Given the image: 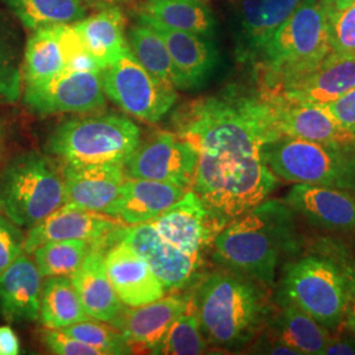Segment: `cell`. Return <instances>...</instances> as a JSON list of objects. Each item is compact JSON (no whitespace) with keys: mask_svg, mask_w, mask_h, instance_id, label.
Segmentation results:
<instances>
[{"mask_svg":"<svg viewBox=\"0 0 355 355\" xmlns=\"http://www.w3.org/2000/svg\"><path fill=\"white\" fill-rule=\"evenodd\" d=\"M173 121L199 153L191 190L224 228L277 189L278 177L262 157L282 136L271 95L229 86L186 103Z\"/></svg>","mask_w":355,"mask_h":355,"instance_id":"6da1fadb","label":"cell"},{"mask_svg":"<svg viewBox=\"0 0 355 355\" xmlns=\"http://www.w3.org/2000/svg\"><path fill=\"white\" fill-rule=\"evenodd\" d=\"M212 246L224 268L270 286L282 258L299 249L293 211L283 200L267 199L221 229Z\"/></svg>","mask_w":355,"mask_h":355,"instance_id":"7a4b0ae2","label":"cell"},{"mask_svg":"<svg viewBox=\"0 0 355 355\" xmlns=\"http://www.w3.org/2000/svg\"><path fill=\"white\" fill-rule=\"evenodd\" d=\"M192 305L207 343L227 350L250 343L267 316L259 283L228 268L200 280Z\"/></svg>","mask_w":355,"mask_h":355,"instance_id":"3957f363","label":"cell"},{"mask_svg":"<svg viewBox=\"0 0 355 355\" xmlns=\"http://www.w3.org/2000/svg\"><path fill=\"white\" fill-rule=\"evenodd\" d=\"M331 54L328 7L324 0H303L259 51L253 64L268 94L304 76Z\"/></svg>","mask_w":355,"mask_h":355,"instance_id":"277c9868","label":"cell"},{"mask_svg":"<svg viewBox=\"0 0 355 355\" xmlns=\"http://www.w3.org/2000/svg\"><path fill=\"white\" fill-rule=\"evenodd\" d=\"M140 142V128L127 116L98 111L58 124L44 149L64 165H124Z\"/></svg>","mask_w":355,"mask_h":355,"instance_id":"5b68a950","label":"cell"},{"mask_svg":"<svg viewBox=\"0 0 355 355\" xmlns=\"http://www.w3.org/2000/svg\"><path fill=\"white\" fill-rule=\"evenodd\" d=\"M66 203L62 168L46 153L13 157L0 171V212L31 229Z\"/></svg>","mask_w":355,"mask_h":355,"instance_id":"8992f818","label":"cell"},{"mask_svg":"<svg viewBox=\"0 0 355 355\" xmlns=\"http://www.w3.org/2000/svg\"><path fill=\"white\" fill-rule=\"evenodd\" d=\"M262 157L278 179L355 192V146L338 148L280 136L267 144Z\"/></svg>","mask_w":355,"mask_h":355,"instance_id":"52a82bcc","label":"cell"},{"mask_svg":"<svg viewBox=\"0 0 355 355\" xmlns=\"http://www.w3.org/2000/svg\"><path fill=\"white\" fill-rule=\"evenodd\" d=\"M278 297L329 330L343 325L345 279L340 266L325 254H311L286 267Z\"/></svg>","mask_w":355,"mask_h":355,"instance_id":"ba28073f","label":"cell"},{"mask_svg":"<svg viewBox=\"0 0 355 355\" xmlns=\"http://www.w3.org/2000/svg\"><path fill=\"white\" fill-rule=\"evenodd\" d=\"M101 76L105 96L144 123L161 121L177 102V89L149 73L130 49L102 69Z\"/></svg>","mask_w":355,"mask_h":355,"instance_id":"9c48e42d","label":"cell"},{"mask_svg":"<svg viewBox=\"0 0 355 355\" xmlns=\"http://www.w3.org/2000/svg\"><path fill=\"white\" fill-rule=\"evenodd\" d=\"M101 71L64 69L49 80L24 86L23 102L37 116L98 112L107 104Z\"/></svg>","mask_w":355,"mask_h":355,"instance_id":"30bf717a","label":"cell"},{"mask_svg":"<svg viewBox=\"0 0 355 355\" xmlns=\"http://www.w3.org/2000/svg\"><path fill=\"white\" fill-rule=\"evenodd\" d=\"M198 161L199 153L190 141L178 133L159 132L141 141L124 164V171L132 179H150L191 190Z\"/></svg>","mask_w":355,"mask_h":355,"instance_id":"8fae6325","label":"cell"},{"mask_svg":"<svg viewBox=\"0 0 355 355\" xmlns=\"http://www.w3.org/2000/svg\"><path fill=\"white\" fill-rule=\"evenodd\" d=\"M116 237L129 245L150 267L166 292L179 291L191 284L203 259L195 258L166 241L150 223L116 230Z\"/></svg>","mask_w":355,"mask_h":355,"instance_id":"7c38bea8","label":"cell"},{"mask_svg":"<svg viewBox=\"0 0 355 355\" xmlns=\"http://www.w3.org/2000/svg\"><path fill=\"white\" fill-rule=\"evenodd\" d=\"M150 224L166 241L202 259L204 250L224 228L192 190L187 191L164 214L153 218Z\"/></svg>","mask_w":355,"mask_h":355,"instance_id":"4fadbf2b","label":"cell"},{"mask_svg":"<svg viewBox=\"0 0 355 355\" xmlns=\"http://www.w3.org/2000/svg\"><path fill=\"white\" fill-rule=\"evenodd\" d=\"M302 1L239 0L233 20V36L239 61L253 64L267 41Z\"/></svg>","mask_w":355,"mask_h":355,"instance_id":"5bb4252c","label":"cell"},{"mask_svg":"<svg viewBox=\"0 0 355 355\" xmlns=\"http://www.w3.org/2000/svg\"><path fill=\"white\" fill-rule=\"evenodd\" d=\"M104 262L123 304L141 306L165 296V288L150 267L129 245L116 237V230L108 239Z\"/></svg>","mask_w":355,"mask_h":355,"instance_id":"9a60e30c","label":"cell"},{"mask_svg":"<svg viewBox=\"0 0 355 355\" xmlns=\"http://www.w3.org/2000/svg\"><path fill=\"white\" fill-rule=\"evenodd\" d=\"M121 227L123 221L117 217L64 203L29 229L24 242V252L32 254L38 246L48 242L66 240L99 241Z\"/></svg>","mask_w":355,"mask_h":355,"instance_id":"2e32d148","label":"cell"},{"mask_svg":"<svg viewBox=\"0 0 355 355\" xmlns=\"http://www.w3.org/2000/svg\"><path fill=\"white\" fill-rule=\"evenodd\" d=\"M66 203L114 216L127 180L124 165H64Z\"/></svg>","mask_w":355,"mask_h":355,"instance_id":"e0dca14e","label":"cell"},{"mask_svg":"<svg viewBox=\"0 0 355 355\" xmlns=\"http://www.w3.org/2000/svg\"><path fill=\"white\" fill-rule=\"evenodd\" d=\"M283 202L316 228L355 233V192L296 183Z\"/></svg>","mask_w":355,"mask_h":355,"instance_id":"ac0fdd59","label":"cell"},{"mask_svg":"<svg viewBox=\"0 0 355 355\" xmlns=\"http://www.w3.org/2000/svg\"><path fill=\"white\" fill-rule=\"evenodd\" d=\"M110 236L94 242L83 263L70 279L87 316L91 320L111 324L114 328L125 306L114 291L105 268L104 253Z\"/></svg>","mask_w":355,"mask_h":355,"instance_id":"d6986e66","label":"cell"},{"mask_svg":"<svg viewBox=\"0 0 355 355\" xmlns=\"http://www.w3.org/2000/svg\"><path fill=\"white\" fill-rule=\"evenodd\" d=\"M268 95L275 102L282 136L338 148H354L355 133L343 128L324 105L287 102L275 94Z\"/></svg>","mask_w":355,"mask_h":355,"instance_id":"ffe728a7","label":"cell"},{"mask_svg":"<svg viewBox=\"0 0 355 355\" xmlns=\"http://www.w3.org/2000/svg\"><path fill=\"white\" fill-rule=\"evenodd\" d=\"M137 20L152 26L164 38L187 89H200L205 85L218 64V49L214 38L168 28L142 13H139Z\"/></svg>","mask_w":355,"mask_h":355,"instance_id":"44dd1931","label":"cell"},{"mask_svg":"<svg viewBox=\"0 0 355 355\" xmlns=\"http://www.w3.org/2000/svg\"><path fill=\"white\" fill-rule=\"evenodd\" d=\"M355 89V58L330 54L304 76L283 86L275 94L291 103L325 105Z\"/></svg>","mask_w":355,"mask_h":355,"instance_id":"7402d4cb","label":"cell"},{"mask_svg":"<svg viewBox=\"0 0 355 355\" xmlns=\"http://www.w3.org/2000/svg\"><path fill=\"white\" fill-rule=\"evenodd\" d=\"M189 308V299L180 296L161 297L149 304L125 308L114 328L124 334L130 347L146 349L155 354L166 333Z\"/></svg>","mask_w":355,"mask_h":355,"instance_id":"603a6c76","label":"cell"},{"mask_svg":"<svg viewBox=\"0 0 355 355\" xmlns=\"http://www.w3.org/2000/svg\"><path fill=\"white\" fill-rule=\"evenodd\" d=\"M42 275L35 261L20 255L0 274V315L10 322H33L40 318Z\"/></svg>","mask_w":355,"mask_h":355,"instance_id":"cb8c5ba5","label":"cell"},{"mask_svg":"<svg viewBox=\"0 0 355 355\" xmlns=\"http://www.w3.org/2000/svg\"><path fill=\"white\" fill-rule=\"evenodd\" d=\"M189 191L177 184L150 179L127 178L114 217L128 225L150 223Z\"/></svg>","mask_w":355,"mask_h":355,"instance_id":"d4e9b609","label":"cell"},{"mask_svg":"<svg viewBox=\"0 0 355 355\" xmlns=\"http://www.w3.org/2000/svg\"><path fill=\"white\" fill-rule=\"evenodd\" d=\"M73 28L101 70L114 64L129 51L124 15L114 6L87 15L83 20L73 24Z\"/></svg>","mask_w":355,"mask_h":355,"instance_id":"484cf974","label":"cell"},{"mask_svg":"<svg viewBox=\"0 0 355 355\" xmlns=\"http://www.w3.org/2000/svg\"><path fill=\"white\" fill-rule=\"evenodd\" d=\"M168 28L215 38L217 19L204 0H144L140 12Z\"/></svg>","mask_w":355,"mask_h":355,"instance_id":"4316f807","label":"cell"},{"mask_svg":"<svg viewBox=\"0 0 355 355\" xmlns=\"http://www.w3.org/2000/svg\"><path fill=\"white\" fill-rule=\"evenodd\" d=\"M66 69L61 26L33 31L23 57V87L49 80Z\"/></svg>","mask_w":355,"mask_h":355,"instance_id":"83f0119b","label":"cell"},{"mask_svg":"<svg viewBox=\"0 0 355 355\" xmlns=\"http://www.w3.org/2000/svg\"><path fill=\"white\" fill-rule=\"evenodd\" d=\"M280 305L282 311L270 322V334L291 346L299 355H322L329 343L330 330L297 306Z\"/></svg>","mask_w":355,"mask_h":355,"instance_id":"f1b7e54d","label":"cell"},{"mask_svg":"<svg viewBox=\"0 0 355 355\" xmlns=\"http://www.w3.org/2000/svg\"><path fill=\"white\" fill-rule=\"evenodd\" d=\"M128 45L132 54L149 73L177 89H187L183 76L178 71L170 51L152 26L136 20L128 29Z\"/></svg>","mask_w":355,"mask_h":355,"instance_id":"f546056e","label":"cell"},{"mask_svg":"<svg viewBox=\"0 0 355 355\" xmlns=\"http://www.w3.org/2000/svg\"><path fill=\"white\" fill-rule=\"evenodd\" d=\"M38 320L46 329H64L91 318L80 304L70 278L48 277L42 282Z\"/></svg>","mask_w":355,"mask_h":355,"instance_id":"4dcf8cb0","label":"cell"},{"mask_svg":"<svg viewBox=\"0 0 355 355\" xmlns=\"http://www.w3.org/2000/svg\"><path fill=\"white\" fill-rule=\"evenodd\" d=\"M26 29L71 26L87 16L82 0H0Z\"/></svg>","mask_w":355,"mask_h":355,"instance_id":"1f68e13d","label":"cell"},{"mask_svg":"<svg viewBox=\"0 0 355 355\" xmlns=\"http://www.w3.org/2000/svg\"><path fill=\"white\" fill-rule=\"evenodd\" d=\"M95 241L66 240L48 242L33 252V261L42 278L71 277L83 263Z\"/></svg>","mask_w":355,"mask_h":355,"instance_id":"d6a6232c","label":"cell"},{"mask_svg":"<svg viewBox=\"0 0 355 355\" xmlns=\"http://www.w3.org/2000/svg\"><path fill=\"white\" fill-rule=\"evenodd\" d=\"M23 95V61L19 38L0 17V103L19 102Z\"/></svg>","mask_w":355,"mask_h":355,"instance_id":"836d02e7","label":"cell"},{"mask_svg":"<svg viewBox=\"0 0 355 355\" xmlns=\"http://www.w3.org/2000/svg\"><path fill=\"white\" fill-rule=\"evenodd\" d=\"M208 343L200 328L199 318L189 309L180 315L166 333L155 354L198 355L207 353Z\"/></svg>","mask_w":355,"mask_h":355,"instance_id":"e575fe53","label":"cell"},{"mask_svg":"<svg viewBox=\"0 0 355 355\" xmlns=\"http://www.w3.org/2000/svg\"><path fill=\"white\" fill-rule=\"evenodd\" d=\"M64 331L76 340L99 350L102 355L130 354L132 347L121 331L112 329L101 321H80L64 328Z\"/></svg>","mask_w":355,"mask_h":355,"instance_id":"d590c367","label":"cell"},{"mask_svg":"<svg viewBox=\"0 0 355 355\" xmlns=\"http://www.w3.org/2000/svg\"><path fill=\"white\" fill-rule=\"evenodd\" d=\"M328 36L331 54L355 58V0L340 8L328 7Z\"/></svg>","mask_w":355,"mask_h":355,"instance_id":"8d00e7d4","label":"cell"},{"mask_svg":"<svg viewBox=\"0 0 355 355\" xmlns=\"http://www.w3.org/2000/svg\"><path fill=\"white\" fill-rule=\"evenodd\" d=\"M321 253L330 257L343 271L346 291L343 322L346 329L355 336V257L341 242L324 240L320 243Z\"/></svg>","mask_w":355,"mask_h":355,"instance_id":"74e56055","label":"cell"},{"mask_svg":"<svg viewBox=\"0 0 355 355\" xmlns=\"http://www.w3.org/2000/svg\"><path fill=\"white\" fill-rule=\"evenodd\" d=\"M26 237L20 228L0 215V274L12 265L24 252Z\"/></svg>","mask_w":355,"mask_h":355,"instance_id":"f35d334b","label":"cell"},{"mask_svg":"<svg viewBox=\"0 0 355 355\" xmlns=\"http://www.w3.org/2000/svg\"><path fill=\"white\" fill-rule=\"evenodd\" d=\"M46 349L58 355H102L99 350L82 343L62 329H46L42 333Z\"/></svg>","mask_w":355,"mask_h":355,"instance_id":"ab89813d","label":"cell"},{"mask_svg":"<svg viewBox=\"0 0 355 355\" xmlns=\"http://www.w3.org/2000/svg\"><path fill=\"white\" fill-rule=\"evenodd\" d=\"M324 107L343 128L355 133V89Z\"/></svg>","mask_w":355,"mask_h":355,"instance_id":"60d3db41","label":"cell"},{"mask_svg":"<svg viewBox=\"0 0 355 355\" xmlns=\"http://www.w3.org/2000/svg\"><path fill=\"white\" fill-rule=\"evenodd\" d=\"M253 353H262V354H282V355H299V353L288 346L287 343H282L272 334L263 336L258 343L254 345Z\"/></svg>","mask_w":355,"mask_h":355,"instance_id":"b9f144b4","label":"cell"},{"mask_svg":"<svg viewBox=\"0 0 355 355\" xmlns=\"http://www.w3.org/2000/svg\"><path fill=\"white\" fill-rule=\"evenodd\" d=\"M347 330V329H346ZM355 336L347 330V333L340 336H330L329 343H327L322 355H354Z\"/></svg>","mask_w":355,"mask_h":355,"instance_id":"7bdbcfd3","label":"cell"},{"mask_svg":"<svg viewBox=\"0 0 355 355\" xmlns=\"http://www.w3.org/2000/svg\"><path fill=\"white\" fill-rule=\"evenodd\" d=\"M20 354V341L11 327H0V355Z\"/></svg>","mask_w":355,"mask_h":355,"instance_id":"ee69618b","label":"cell"},{"mask_svg":"<svg viewBox=\"0 0 355 355\" xmlns=\"http://www.w3.org/2000/svg\"><path fill=\"white\" fill-rule=\"evenodd\" d=\"M4 146H6V125L0 119V158L4 152Z\"/></svg>","mask_w":355,"mask_h":355,"instance_id":"f6af8a7d","label":"cell"},{"mask_svg":"<svg viewBox=\"0 0 355 355\" xmlns=\"http://www.w3.org/2000/svg\"><path fill=\"white\" fill-rule=\"evenodd\" d=\"M329 8H340L346 4H349L353 0H324Z\"/></svg>","mask_w":355,"mask_h":355,"instance_id":"bcb514c9","label":"cell"},{"mask_svg":"<svg viewBox=\"0 0 355 355\" xmlns=\"http://www.w3.org/2000/svg\"><path fill=\"white\" fill-rule=\"evenodd\" d=\"M103 3H123V1H128V0H99Z\"/></svg>","mask_w":355,"mask_h":355,"instance_id":"7dc6e473","label":"cell"}]
</instances>
